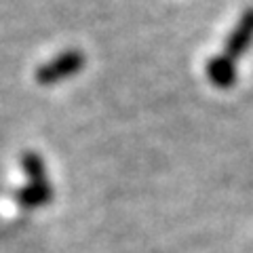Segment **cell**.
Segmentation results:
<instances>
[{
  "instance_id": "1",
  "label": "cell",
  "mask_w": 253,
  "mask_h": 253,
  "mask_svg": "<svg viewBox=\"0 0 253 253\" xmlns=\"http://www.w3.org/2000/svg\"><path fill=\"white\" fill-rule=\"evenodd\" d=\"M83 63H84V55L76 49H70V51H63L59 53L55 59L42 63L36 72V81L41 84H53V83H59L63 78H70L74 76L76 72L83 70Z\"/></svg>"
},
{
  "instance_id": "2",
  "label": "cell",
  "mask_w": 253,
  "mask_h": 253,
  "mask_svg": "<svg viewBox=\"0 0 253 253\" xmlns=\"http://www.w3.org/2000/svg\"><path fill=\"white\" fill-rule=\"evenodd\" d=\"M253 42V9L245 11L241 21L236 23V28L232 30V34L226 41V57H230L232 61L239 59L245 51L249 49V44Z\"/></svg>"
},
{
  "instance_id": "3",
  "label": "cell",
  "mask_w": 253,
  "mask_h": 253,
  "mask_svg": "<svg viewBox=\"0 0 253 253\" xmlns=\"http://www.w3.org/2000/svg\"><path fill=\"white\" fill-rule=\"evenodd\" d=\"M207 76L209 81L219 86V89H228L232 86L234 81H236V68H234V61L226 55L221 57H213L209 63H207Z\"/></svg>"
},
{
  "instance_id": "4",
  "label": "cell",
  "mask_w": 253,
  "mask_h": 253,
  "mask_svg": "<svg viewBox=\"0 0 253 253\" xmlns=\"http://www.w3.org/2000/svg\"><path fill=\"white\" fill-rule=\"evenodd\" d=\"M19 203L23 207H42L53 199V188L49 186V181L42 179V181H30L28 188H23L21 192L17 194Z\"/></svg>"
},
{
  "instance_id": "5",
  "label": "cell",
  "mask_w": 253,
  "mask_h": 253,
  "mask_svg": "<svg viewBox=\"0 0 253 253\" xmlns=\"http://www.w3.org/2000/svg\"><path fill=\"white\" fill-rule=\"evenodd\" d=\"M21 163H23V171L28 173V177L32 181H42L44 179V163L38 154L28 152L26 156H23Z\"/></svg>"
}]
</instances>
